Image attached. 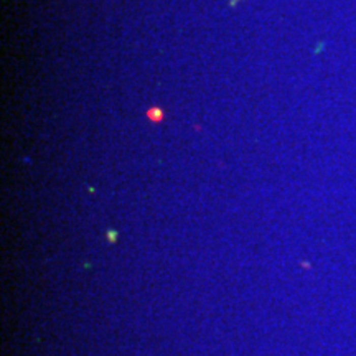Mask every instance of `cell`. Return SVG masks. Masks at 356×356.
I'll return each instance as SVG.
<instances>
[{
	"label": "cell",
	"instance_id": "obj_2",
	"mask_svg": "<svg viewBox=\"0 0 356 356\" xmlns=\"http://www.w3.org/2000/svg\"><path fill=\"white\" fill-rule=\"evenodd\" d=\"M109 239H111V241H114V239H115V232H109Z\"/></svg>",
	"mask_w": 356,
	"mask_h": 356
},
{
	"label": "cell",
	"instance_id": "obj_3",
	"mask_svg": "<svg viewBox=\"0 0 356 356\" xmlns=\"http://www.w3.org/2000/svg\"><path fill=\"white\" fill-rule=\"evenodd\" d=\"M236 2H238V0H229V4H231V5H234Z\"/></svg>",
	"mask_w": 356,
	"mask_h": 356
},
{
	"label": "cell",
	"instance_id": "obj_1",
	"mask_svg": "<svg viewBox=\"0 0 356 356\" xmlns=\"http://www.w3.org/2000/svg\"><path fill=\"white\" fill-rule=\"evenodd\" d=\"M147 115H149V119H150V121H154V122H159V121H162V119H163V112L160 111L159 107H152V109H149Z\"/></svg>",
	"mask_w": 356,
	"mask_h": 356
}]
</instances>
